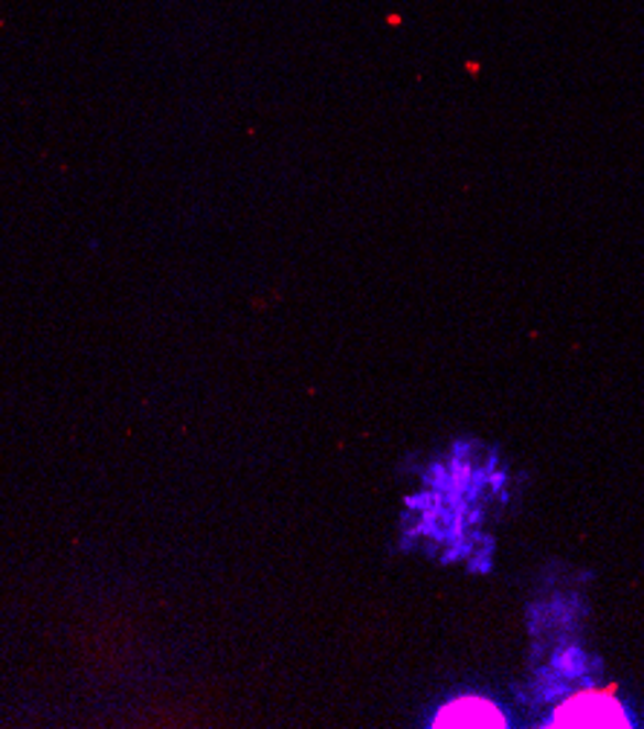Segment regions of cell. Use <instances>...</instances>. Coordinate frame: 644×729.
I'll return each mask as SVG.
<instances>
[{
  "mask_svg": "<svg viewBox=\"0 0 644 729\" xmlns=\"http://www.w3.org/2000/svg\"><path fill=\"white\" fill-rule=\"evenodd\" d=\"M546 727H633V718L615 695L587 689L555 709Z\"/></svg>",
  "mask_w": 644,
  "mask_h": 729,
  "instance_id": "cell-1",
  "label": "cell"
},
{
  "mask_svg": "<svg viewBox=\"0 0 644 729\" xmlns=\"http://www.w3.org/2000/svg\"><path fill=\"white\" fill-rule=\"evenodd\" d=\"M433 727H509V715L488 697L465 695L441 706L433 715Z\"/></svg>",
  "mask_w": 644,
  "mask_h": 729,
  "instance_id": "cell-2",
  "label": "cell"
}]
</instances>
